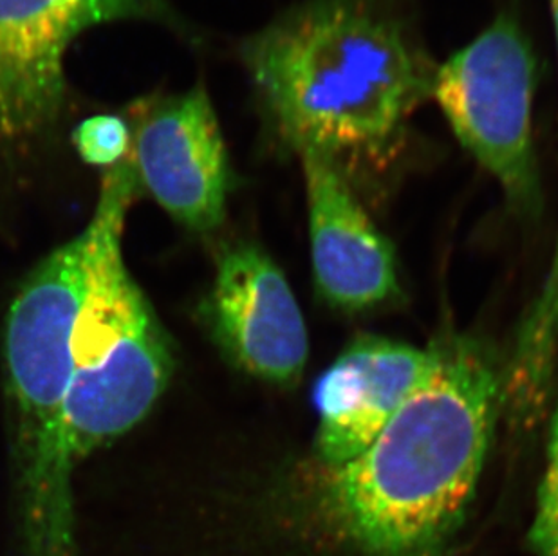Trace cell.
Segmentation results:
<instances>
[{"mask_svg":"<svg viewBox=\"0 0 558 556\" xmlns=\"http://www.w3.org/2000/svg\"><path fill=\"white\" fill-rule=\"evenodd\" d=\"M499 399L488 352L459 338L437 347L433 374L369 448L320 468L311 525L353 555H439L474 497Z\"/></svg>","mask_w":558,"mask_h":556,"instance_id":"6da1fadb","label":"cell"},{"mask_svg":"<svg viewBox=\"0 0 558 556\" xmlns=\"http://www.w3.org/2000/svg\"><path fill=\"white\" fill-rule=\"evenodd\" d=\"M264 121L302 156L379 159L433 98L434 68L387 0H304L241 44Z\"/></svg>","mask_w":558,"mask_h":556,"instance_id":"7a4b0ae2","label":"cell"},{"mask_svg":"<svg viewBox=\"0 0 558 556\" xmlns=\"http://www.w3.org/2000/svg\"><path fill=\"white\" fill-rule=\"evenodd\" d=\"M82 233L48 253L11 300L2 329L19 556H78L69 437Z\"/></svg>","mask_w":558,"mask_h":556,"instance_id":"3957f363","label":"cell"},{"mask_svg":"<svg viewBox=\"0 0 558 556\" xmlns=\"http://www.w3.org/2000/svg\"><path fill=\"white\" fill-rule=\"evenodd\" d=\"M137 192L129 156L101 172L95 214L82 231V299L68 403L76 467L142 423L174 373L169 335L123 258L126 211Z\"/></svg>","mask_w":558,"mask_h":556,"instance_id":"277c9868","label":"cell"},{"mask_svg":"<svg viewBox=\"0 0 558 556\" xmlns=\"http://www.w3.org/2000/svg\"><path fill=\"white\" fill-rule=\"evenodd\" d=\"M147 21L183 32L167 0H0V172L54 142L68 111L65 55L87 29Z\"/></svg>","mask_w":558,"mask_h":556,"instance_id":"5b68a950","label":"cell"},{"mask_svg":"<svg viewBox=\"0 0 558 556\" xmlns=\"http://www.w3.org/2000/svg\"><path fill=\"white\" fill-rule=\"evenodd\" d=\"M537 62L521 22L500 13L436 68L433 100L458 142L497 179L519 210L538 203L532 112Z\"/></svg>","mask_w":558,"mask_h":556,"instance_id":"8992f818","label":"cell"},{"mask_svg":"<svg viewBox=\"0 0 558 556\" xmlns=\"http://www.w3.org/2000/svg\"><path fill=\"white\" fill-rule=\"evenodd\" d=\"M125 118L140 190L186 230L216 231L227 216L232 172L206 85L140 98Z\"/></svg>","mask_w":558,"mask_h":556,"instance_id":"52a82bcc","label":"cell"},{"mask_svg":"<svg viewBox=\"0 0 558 556\" xmlns=\"http://www.w3.org/2000/svg\"><path fill=\"white\" fill-rule=\"evenodd\" d=\"M201 321L222 356L264 384H295L306 368L301 305L274 258L252 242L222 250Z\"/></svg>","mask_w":558,"mask_h":556,"instance_id":"ba28073f","label":"cell"},{"mask_svg":"<svg viewBox=\"0 0 558 556\" xmlns=\"http://www.w3.org/2000/svg\"><path fill=\"white\" fill-rule=\"evenodd\" d=\"M437 363V347L360 336L318 379L315 456L322 468L353 461L381 434Z\"/></svg>","mask_w":558,"mask_h":556,"instance_id":"9c48e42d","label":"cell"},{"mask_svg":"<svg viewBox=\"0 0 558 556\" xmlns=\"http://www.w3.org/2000/svg\"><path fill=\"white\" fill-rule=\"evenodd\" d=\"M301 159L318 293L345 311L384 304L400 293L389 241L354 197L342 168L313 154Z\"/></svg>","mask_w":558,"mask_h":556,"instance_id":"30bf717a","label":"cell"},{"mask_svg":"<svg viewBox=\"0 0 558 556\" xmlns=\"http://www.w3.org/2000/svg\"><path fill=\"white\" fill-rule=\"evenodd\" d=\"M558 49V0H549ZM558 346V242L544 289L517 336L513 363L522 373L544 376L554 371Z\"/></svg>","mask_w":558,"mask_h":556,"instance_id":"8fae6325","label":"cell"},{"mask_svg":"<svg viewBox=\"0 0 558 556\" xmlns=\"http://www.w3.org/2000/svg\"><path fill=\"white\" fill-rule=\"evenodd\" d=\"M71 145L85 165L106 172L131 156V125L125 114H93L74 126Z\"/></svg>","mask_w":558,"mask_h":556,"instance_id":"7c38bea8","label":"cell"},{"mask_svg":"<svg viewBox=\"0 0 558 556\" xmlns=\"http://www.w3.org/2000/svg\"><path fill=\"white\" fill-rule=\"evenodd\" d=\"M530 544L537 556H558V407L549 428L548 462L538 489Z\"/></svg>","mask_w":558,"mask_h":556,"instance_id":"4fadbf2b","label":"cell"}]
</instances>
